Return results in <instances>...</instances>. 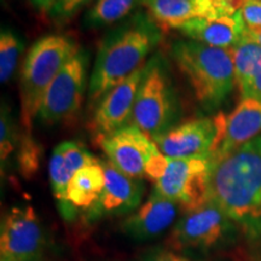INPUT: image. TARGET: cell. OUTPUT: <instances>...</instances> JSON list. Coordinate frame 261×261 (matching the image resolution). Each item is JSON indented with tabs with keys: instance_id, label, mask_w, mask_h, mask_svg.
Segmentation results:
<instances>
[{
	"instance_id": "obj_1",
	"label": "cell",
	"mask_w": 261,
	"mask_h": 261,
	"mask_svg": "<svg viewBox=\"0 0 261 261\" xmlns=\"http://www.w3.org/2000/svg\"><path fill=\"white\" fill-rule=\"evenodd\" d=\"M162 38L160 24L143 10L110 29L97 51L87 89L89 107L94 109L104 94L143 67Z\"/></svg>"
},
{
	"instance_id": "obj_2",
	"label": "cell",
	"mask_w": 261,
	"mask_h": 261,
	"mask_svg": "<svg viewBox=\"0 0 261 261\" xmlns=\"http://www.w3.org/2000/svg\"><path fill=\"white\" fill-rule=\"evenodd\" d=\"M211 161L208 201L249 233L261 232V135Z\"/></svg>"
},
{
	"instance_id": "obj_3",
	"label": "cell",
	"mask_w": 261,
	"mask_h": 261,
	"mask_svg": "<svg viewBox=\"0 0 261 261\" xmlns=\"http://www.w3.org/2000/svg\"><path fill=\"white\" fill-rule=\"evenodd\" d=\"M171 55L204 110L215 112L226 102L236 86L231 50L188 39L173 42Z\"/></svg>"
},
{
	"instance_id": "obj_4",
	"label": "cell",
	"mask_w": 261,
	"mask_h": 261,
	"mask_svg": "<svg viewBox=\"0 0 261 261\" xmlns=\"http://www.w3.org/2000/svg\"><path fill=\"white\" fill-rule=\"evenodd\" d=\"M80 51L73 38L63 34L42 37L32 45L22 65L21 119L24 133L32 135L44 94L62 68Z\"/></svg>"
},
{
	"instance_id": "obj_5",
	"label": "cell",
	"mask_w": 261,
	"mask_h": 261,
	"mask_svg": "<svg viewBox=\"0 0 261 261\" xmlns=\"http://www.w3.org/2000/svg\"><path fill=\"white\" fill-rule=\"evenodd\" d=\"M180 117L181 103L168 62L158 52L145 63V73L133 109L132 125L154 138L177 126Z\"/></svg>"
},
{
	"instance_id": "obj_6",
	"label": "cell",
	"mask_w": 261,
	"mask_h": 261,
	"mask_svg": "<svg viewBox=\"0 0 261 261\" xmlns=\"http://www.w3.org/2000/svg\"><path fill=\"white\" fill-rule=\"evenodd\" d=\"M89 64V52L80 48L62 68L41 100L37 115L41 125L70 121L79 114L87 87Z\"/></svg>"
},
{
	"instance_id": "obj_7",
	"label": "cell",
	"mask_w": 261,
	"mask_h": 261,
	"mask_svg": "<svg viewBox=\"0 0 261 261\" xmlns=\"http://www.w3.org/2000/svg\"><path fill=\"white\" fill-rule=\"evenodd\" d=\"M211 156L187 159H169L168 167L154 190L190 212L208 201Z\"/></svg>"
},
{
	"instance_id": "obj_8",
	"label": "cell",
	"mask_w": 261,
	"mask_h": 261,
	"mask_svg": "<svg viewBox=\"0 0 261 261\" xmlns=\"http://www.w3.org/2000/svg\"><path fill=\"white\" fill-rule=\"evenodd\" d=\"M233 221L213 202L185 212L173 227L169 244L177 250H205L218 246L231 232Z\"/></svg>"
},
{
	"instance_id": "obj_9",
	"label": "cell",
	"mask_w": 261,
	"mask_h": 261,
	"mask_svg": "<svg viewBox=\"0 0 261 261\" xmlns=\"http://www.w3.org/2000/svg\"><path fill=\"white\" fill-rule=\"evenodd\" d=\"M45 246L44 227L32 205H16L6 212L0 232V256L32 261L42 257Z\"/></svg>"
},
{
	"instance_id": "obj_10",
	"label": "cell",
	"mask_w": 261,
	"mask_h": 261,
	"mask_svg": "<svg viewBox=\"0 0 261 261\" xmlns=\"http://www.w3.org/2000/svg\"><path fill=\"white\" fill-rule=\"evenodd\" d=\"M96 142L114 167L136 179L145 177L146 162L159 151L151 137L135 125L117 129Z\"/></svg>"
},
{
	"instance_id": "obj_11",
	"label": "cell",
	"mask_w": 261,
	"mask_h": 261,
	"mask_svg": "<svg viewBox=\"0 0 261 261\" xmlns=\"http://www.w3.org/2000/svg\"><path fill=\"white\" fill-rule=\"evenodd\" d=\"M144 73L145 64L104 94L94 107L93 117L91 120V133L94 138H102L132 125L137 93Z\"/></svg>"
},
{
	"instance_id": "obj_12",
	"label": "cell",
	"mask_w": 261,
	"mask_h": 261,
	"mask_svg": "<svg viewBox=\"0 0 261 261\" xmlns=\"http://www.w3.org/2000/svg\"><path fill=\"white\" fill-rule=\"evenodd\" d=\"M100 163L106 184L99 200L86 213V219L96 221L107 217H121L138 210L144 196V182L123 174L108 160H100Z\"/></svg>"
},
{
	"instance_id": "obj_13",
	"label": "cell",
	"mask_w": 261,
	"mask_h": 261,
	"mask_svg": "<svg viewBox=\"0 0 261 261\" xmlns=\"http://www.w3.org/2000/svg\"><path fill=\"white\" fill-rule=\"evenodd\" d=\"M217 132L214 117L197 116L154 137L152 140L160 151L169 159L210 156Z\"/></svg>"
},
{
	"instance_id": "obj_14",
	"label": "cell",
	"mask_w": 261,
	"mask_h": 261,
	"mask_svg": "<svg viewBox=\"0 0 261 261\" xmlns=\"http://www.w3.org/2000/svg\"><path fill=\"white\" fill-rule=\"evenodd\" d=\"M99 161L100 160L91 154L81 143L73 140L61 143L52 151L48 162V175L58 210L65 220L70 221L76 217V211L68 200V188L70 180L81 168Z\"/></svg>"
},
{
	"instance_id": "obj_15",
	"label": "cell",
	"mask_w": 261,
	"mask_h": 261,
	"mask_svg": "<svg viewBox=\"0 0 261 261\" xmlns=\"http://www.w3.org/2000/svg\"><path fill=\"white\" fill-rule=\"evenodd\" d=\"M180 205L152 191L138 210L130 213L121 224V231L130 240L146 242L165 232L177 219Z\"/></svg>"
},
{
	"instance_id": "obj_16",
	"label": "cell",
	"mask_w": 261,
	"mask_h": 261,
	"mask_svg": "<svg viewBox=\"0 0 261 261\" xmlns=\"http://www.w3.org/2000/svg\"><path fill=\"white\" fill-rule=\"evenodd\" d=\"M260 135L261 99L244 97L230 115L226 116L223 136L212 149L211 160L223 158Z\"/></svg>"
},
{
	"instance_id": "obj_17",
	"label": "cell",
	"mask_w": 261,
	"mask_h": 261,
	"mask_svg": "<svg viewBox=\"0 0 261 261\" xmlns=\"http://www.w3.org/2000/svg\"><path fill=\"white\" fill-rule=\"evenodd\" d=\"M178 31L190 40L231 50L246 38L248 25L243 19L242 11H240L232 16L191 19L180 25Z\"/></svg>"
},
{
	"instance_id": "obj_18",
	"label": "cell",
	"mask_w": 261,
	"mask_h": 261,
	"mask_svg": "<svg viewBox=\"0 0 261 261\" xmlns=\"http://www.w3.org/2000/svg\"><path fill=\"white\" fill-rule=\"evenodd\" d=\"M144 6L160 25L174 29L191 19L220 16L215 0H145Z\"/></svg>"
},
{
	"instance_id": "obj_19",
	"label": "cell",
	"mask_w": 261,
	"mask_h": 261,
	"mask_svg": "<svg viewBox=\"0 0 261 261\" xmlns=\"http://www.w3.org/2000/svg\"><path fill=\"white\" fill-rule=\"evenodd\" d=\"M236 84L241 96L261 99V46L244 38L236 47L231 48Z\"/></svg>"
},
{
	"instance_id": "obj_20",
	"label": "cell",
	"mask_w": 261,
	"mask_h": 261,
	"mask_svg": "<svg viewBox=\"0 0 261 261\" xmlns=\"http://www.w3.org/2000/svg\"><path fill=\"white\" fill-rule=\"evenodd\" d=\"M106 175L100 161L86 166L74 174L68 188V200L74 210L89 212L102 195Z\"/></svg>"
},
{
	"instance_id": "obj_21",
	"label": "cell",
	"mask_w": 261,
	"mask_h": 261,
	"mask_svg": "<svg viewBox=\"0 0 261 261\" xmlns=\"http://www.w3.org/2000/svg\"><path fill=\"white\" fill-rule=\"evenodd\" d=\"M145 0H96L84 17V27L102 29L125 21L138 11Z\"/></svg>"
},
{
	"instance_id": "obj_22",
	"label": "cell",
	"mask_w": 261,
	"mask_h": 261,
	"mask_svg": "<svg viewBox=\"0 0 261 261\" xmlns=\"http://www.w3.org/2000/svg\"><path fill=\"white\" fill-rule=\"evenodd\" d=\"M24 48V42L17 33L10 28H2L0 33V81L9 83L17 67L18 58Z\"/></svg>"
},
{
	"instance_id": "obj_23",
	"label": "cell",
	"mask_w": 261,
	"mask_h": 261,
	"mask_svg": "<svg viewBox=\"0 0 261 261\" xmlns=\"http://www.w3.org/2000/svg\"><path fill=\"white\" fill-rule=\"evenodd\" d=\"M17 142V125L8 104L3 103L2 114H0V154H2L3 166L8 162L10 156L15 151Z\"/></svg>"
},
{
	"instance_id": "obj_24",
	"label": "cell",
	"mask_w": 261,
	"mask_h": 261,
	"mask_svg": "<svg viewBox=\"0 0 261 261\" xmlns=\"http://www.w3.org/2000/svg\"><path fill=\"white\" fill-rule=\"evenodd\" d=\"M18 160L23 175L33 174L37 171L39 165V149L32 135L24 133L22 137Z\"/></svg>"
},
{
	"instance_id": "obj_25",
	"label": "cell",
	"mask_w": 261,
	"mask_h": 261,
	"mask_svg": "<svg viewBox=\"0 0 261 261\" xmlns=\"http://www.w3.org/2000/svg\"><path fill=\"white\" fill-rule=\"evenodd\" d=\"M91 2L92 0H56L48 16L52 21L58 24L68 23L77 12L89 5Z\"/></svg>"
},
{
	"instance_id": "obj_26",
	"label": "cell",
	"mask_w": 261,
	"mask_h": 261,
	"mask_svg": "<svg viewBox=\"0 0 261 261\" xmlns=\"http://www.w3.org/2000/svg\"><path fill=\"white\" fill-rule=\"evenodd\" d=\"M169 158L165 156L161 151L155 152L154 155L151 156L148 160L145 165V178L150 179L154 182H156L159 179L162 178V175L165 174L166 169L168 167Z\"/></svg>"
},
{
	"instance_id": "obj_27",
	"label": "cell",
	"mask_w": 261,
	"mask_h": 261,
	"mask_svg": "<svg viewBox=\"0 0 261 261\" xmlns=\"http://www.w3.org/2000/svg\"><path fill=\"white\" fill-rule=\"evenodd\" d=\"M242 16L248 28H261V0H247Z\"/></svg>"
},
{
	"instance_id": "obj_28",
	"label": "cell",
	"mask_w": 261,
	"mask_h": 261,
	"mask_svg": "<svg viewBox=\"0 0 261 261\" xmlns=\"http://www.w3.org/2000/svg\"><path fill=\"white\" fill-rule=\"evenodd\" d=\"M247 0H215L220 16H232L242 11Z\"/></svg>"
},
{
	"instance_id": "obj_29",
	"label": "cell",
	"mask_w": 261,
	"mask_h": 261,
	"mask_svg": "<svg viewBox=\"0 0 261 261\" xmlns=\"http://www.w3.org/2000/svg\"><path fill=\"white\" fill-rule=\"evenodd\" d=\"M142 261H192V260L179 255V254L174 252H171V250H160V252L149 254V255L145 256Z\"/></svg>"
},
{
	"instance_id": "obj_30",
	"label": "cell",
	"mask_w": 261,
	"mask_h": 261,
	"mask_svg": "<svg viewBox=\"0 0 261 261\" xmlns=\"http://www.w3.org/2000/svg\"><path fill=\"white\" fill-rule=\"evenodd\" d=\"M29 2L39 11L45 12V14H50L51 9L54 8L56 0H29Z\"/></svg>"
},
{
	"instance_id": "obj_31",
	"label": "cell",
	"mask_w": 261,
	"mask_h": 261,
	"mask_svg": "<svg viewBox=\"0 0 261 261\" xmlns=\"http://www.w3.org/2000/svg\"><path fill=\"white\" fill-rule=\"evenodd\" d=\"M246 38L256 42L261 46V28H248Z\"/></svg>"
},
{
	"instance_id": "obj_32",
	"label": "cell",
	"mask_w": 261,
	"mask_h": 261,
	"mask_svg": "<svg viewBox=\"0 0 261 261\" xmlns=\"http://www.w3.org/2000/svg\"><path fill=\"white\" fill-rule=\"evenodd\" d=\"M0 261H12V260H10V259H8V257H5V256H0Z\"/></svg>"
},
{
	"instance_id": "obj_33",
	"label": "cell",
	"mask_w": 261,
	"mask_h": 261,
	"mask_svg": "<svg viewBox=\"0 0 261 261\" xmlns=\"http://www.w3.org/2000/svg\"><path fill=\"white\" fill-rule=\"evenodd\" d=\"M32 261H45V260H42V257H39V259H35V260H32Z\"/></svg>"
}]
</instances>
